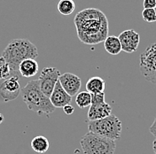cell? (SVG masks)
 <instances>
[{"label":"cell","instance_id":"1","mask_svg":"<svg viewBox=\"0 0 156 154\" xmlns=\"http://www.w3.org/2000/svg\"><path fill=\"white\" fill-rule=\"evenodd\" d=\"M74 23L79 40L87 45H96L108 37V19L97 8H86L78 12Z\"/></svg>","mask_w":156,"mask_h":154},{"label":"cell","instance_id":"2","mask_svg":"<svg viewBox=\"0 0 156 154\" xmlns=\"http://www.w3.org/2000/svg\"><path fill=\"white\" fill-rule=\"evenodd\" d=\"M2 57L8 63L12 73L19 72L20 64L25 59H36L38 57V50L29 40L16 38L12 40L3 51Z\"/></svg>","mask_w":156,"mask_h":154},{"label":"cell","instance_id":"3","mask_svg":"<svg viewBox=\"0 0 156 154\" xmlns=\"http://www.w3.org/2000/svg\"><path fill=\"white\" fill-rule=\"evenodd\" d=\"M23 102L29 110L37 113L39 115H50L55 111L50 97L45 96L39 86L38 80H31L20 90Z\"/></svg>","mask_w":156,"mask_h":154},{"label":"cell","instance_id":"4","mask_svg":"<svg viewBox=\"0 0 156 154\" xmlns=\"http://www.w3.org/2000/svg\"><path fill=\"white\" fill-rule=\"evenodd\" d=\"M88 130L93 134L116 141L121 138L122 123L117 116L111 114L101 120L89 121Z\"/></svg>","mask_w":156,"mask_h":154},{"label":"cell","instance_id":"5","mask_svg":"<svg viewBox=\"0 0 156 154\" xmlns=\"http://www.w3.org/2000/svg\"><path fill=\"white\" fill-rule=\"evenodd\" d=\"M84 154H114L116 149L115 141L88 132L80 141Z\"/></svg>","mask_w":156,"mask_h":154},{"label":"cell","instance_id":"6","mask_svg":"<svg viewBox=\"0 0 156 154\" xmlns=\"http://www.w3.org/2000/svg\"><path fill=\"white\" fill-rule=\"evenodd\" d=\"M139 69L146 81L156 84V42L149 45L141 53Z\"/></svg>","mask_w":156,"mask_h":154},{"label":"cell","instance_id":"7","mask_svg":"<svg viewBox=\"0 0 156 154\" xmlns=\"http://www.w3.org/2000/svg\"><path fill=\"white\" fill-rule=\"evenodd\" d=\"M60 76L59 70L53 67L44 68L40 74V76L37 79L39 82V86L42 92L50 97L51 95L56 83L58 82V78Z\"/></svg>","mask_w":156,"mask_h":154},{"label":"cell","instance_id":"8","mask_svg":"<svg viewBox=\"0 0 156 154\" xmlns=\"http://www.w3.org/2000/svg\"><path fill=\"white\" fill-rule=\"evenodd\" d=\"M21 88L20 85L19 77L12 75L3 81L0 84V98L4 102H10L16 99L20 94Z\"/></svg>","mask_w":156,"mask_h":154},{"label":"cell","instance_id":"9","mask_svg":"<svg viewBox=\"0 0 156 154\" xmlns=\"http://www.w3.org/2000/svg\"><path fill=\"white\" fill-rule=\"evenodd\" d=\"M118 38L121 42L122 50L126 53L135 52L139 45L140 37L139 34L134 29H128L122 31Z\"/></svg>","mask_w":156,"mask_h":154},{"label":"cell","instance_id":"10","mask_svg":"<svg viewBox=\"0 0 156 154\" xmlns=\"http://www.w3.org/2000/svg\"><path fill=\"white\" fill-rule=\"evenodd\" d=\"M58 82L64 90L71 96H76L82 86V81L80 77L71 73H65L60 75Z\"/></svg>","mask_w":156,"mask_h":154},{"label":"cell","instance_id":"11","mask_svg":"<svg viewBox=\"0 0 156 154\" xmlns=\"http://www.w3.org/2000/svg\"><path fill=\"white\" fill-rule=\"evenodd\" d=\"M50 100L55 108H63L65 106L69 105L71 103L72 96L68 95L61 87L59 82H58L51 95L50 96Z\"/></svg>","mask_w":156,"mask_h":154},{"label":"cell","instance_id":"12","mask_svg":"<svg viewBox=\"0 0 156 154\" xmlns=\"http://www.w3.org/2000/svg\"><path fill=\"white\" fill-rule=\"evenodd\" d=\"M112 114V107L107 103L104 102L97 105H90L88 111L89 121H98L107 118Z\"/></svg>","mask_w":156,"mask_h":154},{"label":"cell","instance_id":"13","mask_svg":"<svg viewBox=\"0 0 156 154\" xmlns=\"http://www.w3.org/2000/svg\"><path fill=\"white\" fill-rule=\"evenodd\" d=\"M39 70L38 63L36 59H25L23 60L19 66V72L20 75L26 78L35 76Z\"/></svg>","mask_w":156,"mask_h":154},{"label":"cell","instance_id":"14","mask_svg":"<svg viewBox=\"0 0 156 154\" xmlns=\"http://www.w3.org/2000/svg\"><path fill=\"white\" fill-rule=\"evenodd\" d=\"M105 88H106V82L101 77H91L86 82V91L90 94L104 92Z\"/></svg>","mask_w":156,"mask_h":154},{"label":"cell","instance_id":"15","mask_svg":"<svg viewBox=\"0 0 156 154\" xmlns=\"http://www.w3.org/2000/svg\"><path fill=\"white\" fill-rule=\"evenodd\" d=\"M104 47L111 55H118L122 50V45L121 42L118 38V37L115 36H109L104 41Z\"/></svg>","mask_w":156,"mask_h":154},{"label":"cell","instance_id":"16","mask_svg":"<svg viewBox=\"0 0 156 154\" xmlns=\"http://www.w3.org/2000/svg\"><path fill=\"white\" fill-rule=\"evenodd\" d=\"M31 148L37 153H45L50 148V143L45 136L37 135L31 141Z\"/></svg>","mask_w":156,"mask_h":154},{"label":"cell","instance_id":"17","mask_svg":"<svg viewBox=\"0 0 156 154\" xmlns=\"http://www.w3.org/2000/svg\"><path fill=\"white\" fill-rule=\"evenodd\" d=\"M75 9H76V4L74 0H59L57 5L58 12L64 16H68L72 14Z\"/></svg>","mask_w":156,"mask_h":154},{"label":"cell","instance_id":"18","mask_svg":"<svg viewBox=\"0 0 156 154\" xmlns=\"http://www.w3.org/2000/svg\"><path fill=\"white\" fill-rule=\"evenodd\" d=\"M76 104L80 108H86L91 105V94L88 91H81L76 96Z\"/></svg>","mask_w":156,"mask_h":154},{"label":"cell","instance_id":"19","mask_svg":"<svg viewBox=\"0 0 156 154\" xmlns=\"http://www.w3.org/2000/svg\"><path fill=\"white\" fill-rule=\"evenodd\" d=\"M11 68L3 57H0V81H5L11 77Z\"/></svg>","mask_w":156,"mask_h":154},{"label":"cell","instance_id":"20","mask_svg":"<svg viewBox=\"0 0 156 154\" xmlns=\"http://www.w3.org/2000/svg\"><path fill=\"white\" fill-rule=\"evenodd\" d=\"M143 19L146 22H155L156 12L154 9H144L142 12Z\"/></svg>","mask_w":156,"mask_h":154},{"label":"cell","instance_id":"21","mask_svg":"<svg viewBox=\"0 0 156 154\" xmlns=\"http://www.w3.org/2000/svg\"><path fill=\"white\" fill-rule=\"evenodd\" d=\"M105 102V93H96L91 94V105H97Z\"/></svg>","mask_w":156,"mask_h":154},{"label":"cell","instance_id":"22","mask_svg":"<svg viewBox=\"0 0 156 154\" xmlns=\"http://www.w3.org/2000/svg\"><path fill=\"white\" fill-rule=\"evenodd\" d=\"M144 9H154L156 7V0H144Z\"/></svg>","mask_w":156,"mask_h":154},{"label":"cell","instance_id":"23","mask_svg":"<svg viewBox=\"0 0 156 154\" xmlns=\"http://www.w3.org/2000/svg\"><path fill=\"white\" fill-rule=\"evenodd\" d=\"M63 111H64V113H65L66 114L71 115L72 114H74L75 108H74V106H71V105L69 104V105H67V106H65L63 107Z\"/></svg>","mask_w":156,"mask_h":154},{"label":"cell","instance_id":"24","mask_svg":"<svg viewBox=\"0 0 156 154\" xmlns=\"http://www.w3.org/2000/svg\"><path fill=\"white\" fill-rule=\"evenodd\" d=\"M149 131H150V133H151L152 135H154L156 137V116L154 121V122H153V124H152L151 127L149 128Z\"/></svg>","mask_w":156,"mask_h":154},{"label":"cell","instance_id":"25","mask_svg":"<svg viewBox=\"0 0 156 154\" xmlns=\"http://www.w3.org/2000/svg\"><path fill=\"white\" fill-rule=\"evenodd\" d=\"M153 149H154V154H156V137L155 139H154V143H153Z\"/></svg>","mask_w":156,"mask_h":154},{"label":"cell","instance_id":"26","mask_svg":"<svg viewBox=\"0 0 156 154\" xmlns=\"http://www.w3.org/2000/svg\"><path fill=\"white\" fill-rule=\"evenodd\" d=\"M4 120H5V117H4V115H3V114H1V113H0V124L4 121Z\"/></svg>","mask_w":156,"mask_h":154},{"label":"cell","instance_id":"27","mask_svg":"<svg viewBox=\"0 0 156 154\" xmlns=\"http://www.w3.org/2000/svg\"><path fill=\"white\" fill-rule=\"evenodd\" d=\"M154 10H155V12H156V7H155V8H154Z\"/></svg>","mask_w":156,"mask_h":154}]
</instances>
